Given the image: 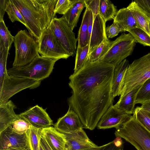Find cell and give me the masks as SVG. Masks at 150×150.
I'll return each instance as SVG.
<instances>
[{
    "instance_id": "1",
    "label": "cell",
    "mask_w": 150,
    "mask_h": 150,
    "mask_svg": "<svg viewBox=\"0 0 150 150\" xmlns=\"http://www.w3.org/2000/svg\"><path fill=\"white\" fill-rule=\"evenodd\" d=\"M115 67L106 62H87L69 77L72 95L69 108L78 115L83 128L93 130L110 106L114 98L112 87Z\"/></svg>"
},
{
    "instance_id": "2",
    "label": "cell",
    "mask_w": 150,
    "mask_h": 150,
    "mask_svg": "<svg viewBox=\"0 0 150 150\" xmlns=\"http://www.w3.org/2000/svg\"><path fill=\"white\" fill-rule=\"evenodd\" d=\"M20 11L29 33L38 41L50 26L58 0H12Z\"/></svg>"
},
{
    "instance_id": "3",
    "label": "cell",
    "mask_w": 150,
    "mask_h": 150,
    "mask_svg": "<svg viewBox=\"0 0 150 150\" xmlns=\"http://www.w3.org/2000/svg\"><path fill=\"white\" fill-rule=\"evenodd\" d=\"M150 79V52L134 60L129 64L122 79L120 96L142 85Z\"/></svg>"
},
{
    "instance_id": "4",
    "label": "cell",
    "mask_w": 150,
    "mask_h": 150,
    "mask_svg": "<svg viewBox=\"0 0 150 150\" xmlns=\"http://www.w3.org/2000/svg\"><path fill=\"white\" fill-rule=\"evenodd\" d=\"M116 137L123 138L137 150H150V132L132 115L116 128Z\"/></svg>"
},
{
    "instance_id": "5",
    "label": "cell",
    "mask_w": 150,
    "mask_h": 150,
    "mask_svg": "<svg viewBox=\"0 0 150 150\" xmlns=\"http://www.w3.org/2000/svg\"><path fill=\"white\" fill-rule=\"evenodd\" d=\"M13 42L15 55L13 67L27 65L39 55L38 41L26 30L17 33L14 37Z\"/></svg>"
},
{
    "instance_id": "6",
    "label": "cell",
    "mask_w": 150,
    "mask_h": 150,
    "mask_svg": "<svg viewBox=\"0 0 150 150\" xmlns=\"http://www.w3.org/2000/svg\"><path fill=\"white\" fill-rule=\"evenodd\" d=\"M57 61L39 55L27 65L12 67L7 69V71L10 76L42 81L49 76Z\"/></svg>"
},
{
    "instance_id": "7",
    "label": "cell",
    "mask_w": 150,
    "mask_h": 150,
    "mask_svg": "<svg viewBox=\"0 0 150 150\" xmlns=\"http://www.w3.org/2000/svg\"><path fill=\"white\" fill-rule=\"evenodd\" d=\"M136 42L129 33H122L113 41L105 54L98 61H104L116 67L132 54Z\"/></svg>"
},
{
    "instance_id": "8",
    "label": "cell",
    "mask_w": 150,
    "mask_h": 150,
    "mask_svg": "<svg viewBox=\"0 0 150 150\" xmlns=\"http://www.w3.org/2000/svg\"><path fill=\"white\" fill-rule=\"evenodd\" d=\"M38 41V53L43 57L58 60L67 59L71 56L59 42L50 26L43 31Z\"/></svg>"
},
{
    "instance_id": "9",
    "label": "cell",
    "mask_w": 150,
    "mask_h": 150,
    "mask_svg": "<svg viewBox=\"0 0 150 150\" xmlns=\"http://www.w3.org/2000/svg\"><path fill=\"white\" fill-rule=\"evenodd\" d=\"M41 81L18 77L7 75L0 86V104L8 101L13 96L26 88L38 87Z\"/></svg>"
},
{
    "instance_id": "10",
    "label": "cell",
    "mask_w": 150,
    "mask_h": 150,
    "mask_svg": "<svg viewBox=\"0 0 150 150\" xmlns=\"http://www.w3.org/2000/svg\"><path fill=\"white\" fill-rule=\"evenodd\" d=\"M49 26L63 48L71 56H74L77 39L65 19L54 17Z\"/></svg>"
},
{
    "instance_id": "11",
    "label": "cell",
    "mask_w": 150,
    "mask_h": 150,
    "mask_svg": "<svg viewBox=\"0 0 150 150\" xmlns=\"http://www.w3.org/2000/svg\"><path fill=\"white\" fill-rule=\"evenodd\" d=\"M12 148L25 150L30 148L29 130L19 134L11 126L0 133V150Z\"/></svg>"
},
{
    "instance_id": "12",
    "label": "cell",
    "mask_w": 150,
    "mask_h": 150,
    "mask_svg": "<svg viewBox=\"0 0 150 150\" xmlns=\"http://www.w3.org/2000/svg\"><path fill=\"white\" fill-rule=\"evenodd\" d=\"M131 116L112 104L102 116L97 126L100 129H116L122 126Z\"/></svg>"
},
{
    "instance_id": "13",
    "label": "cell",
    "mask_w": 150,
    "mask_h": 150,
    "mask_svg": "<svg viewBox=\"0 0 150 150\" xmlns=\"http://www.w3.org/2000/svg\"><path fill=\"white\" fill-rule=\"evenodd\" d=\"M20 115L33 127L42 129L53 125L45 109L36 105L20 114Z\"/></svg>"
},
{
    "instance_id": "14",
    "label": "cell",
    "mask_w": 150,
    "mask_h": 150,
    "mask_svg": "<svg viewBox=\"0 0 150 150\" xmlns=\"http://www.w3.org/2000/svg\"><path fill=\"white\" fill-rule=\"evenodd\" d=\"M62 133L66 142L65 150H84L98 146L89 139L83 128L74 133Z\"/></svg>"
},
{
    "instance_id": "15",
    "label": "cell",
    "mask_w": 150,
    "mask_h": 150,
    "mask_svg": "<svg viewBox=\"0 0 150 150\" xmlns=\"http://www.w3.org/2000/svg\"><path fill=\"white\" fill-rule=\"evenodd\" d=\"M54 125L57 131L63 133H74L83 128L77 114L69 108L67 113L59 118Z\"/></svg>"
},
{
    "instance_id": "16",
    "label": "cell",
    "mask_w": 150,
    "mask_h": 150,
    "mask_svg": "<svg viewBox=\"0 0 150 150\" xmlns=\"http://www.w3.org/2000/svg\"><path fill=\"white\" fill-rule=\"evenodd\" d=\"M106 22L100 14L96 16L93 21L88 55L104 40H109L106 33Z\"/></svg>"
},
{
    "instance_id": "17",
    "label": "cell",
    "mask_w": 150,
    "mask_h": 150,
    "mask_svg": "<svg viewBox=\"0 0 150 150\" xmlns=\"http://www.w3.org/2000/svg\"><path fill=\"white\" fill-rule=\"evenodd\" d=\"M41 136L52 150H65L66 142L64 135L54 127L51 126L42 128Z\"/></svg>"
},
{
    "instance_id": "18",
    "label": "cell",
    "mask_w": 150,
    "mask_h": 150,
    "mask_svg": "<svg viewBox=\"0 0 150 150\" xmlns=\"http://www.w3.org/2000/svg\"><path fill=\"white\" fill-rule=\"evenodd\" d=\"M16 106L11 100L0 104V133L12 125L13 122L19 117L14 109Z\"/></svg>"
},
{
    "instance_id": "19",
    "label": "cell",
    "mask_w": 150,
    "mask_h": 150,
    "mask_svg": "<svg viewBox=\"0 0 150 150\" xmlns=\"http://www.w3.org/2000/svg\"><path fill=\"white\" fill-rule=\"evenodd\" d=\"M113 22L117 23L125 32L139 28L132 12L127 7L120 9L117 11Z\"/></svg>"
},
{
    "instance_id": "20",
    "label": "cell",
    "mask_w": 150,
    "mask_h": 150,
    "mask_svg": "<svg viewBox=\"0 0 150 150\" xmlns=\"http://www.w3.org/2000/svg\"><path fill=\"white\" fill-rule=\"evenodd\" d=\"M142 85L125 95L120 96L114 106L127 113L133 114L134 110L135 101L137 94Z\"/></svg>"
},
{
    "instance_id": "21",
    "label": "cell",
    "mask_w": 150,
    "mask_h": 150,
    "mask_svg": "<svg viewBox=\"0 0 150 150\" xmlns=\"http://www.w3.org/2000/svg\"><path fill=\"white\" fill-rule=\"evenodd\" d=\"M85 7L84 0H76L72 6L62 17L72 30L77 26L80 15Z\"/></svg>"
},
{
    "instance_id": "22",
    "label": "cell",
    "mask_w": 150,
    "mask_h": 150,
    "mask_svg": "<svg viewBox=\"0 0 150 150\" xmlns=\"http://www.w3.org/2000/svg\"><path fill=\"white\" fill-rule=\"evenodd\" d=\"M129 61L124 60L119 65L115 67L113 78L112 93L113 98L120 94L121 83L125 71L129 65Z\"/></svg>"
},
{
    "instance_id": "23",
    "label": "cell",
    "mask_w": 150,
    "mask_h": 150,
    "mask_svg": "<svg viewBox=\"0 0 150 150\" xmlns=\"http://www.w3.org/2000/svg\"><path fill=\"white\" fill-rule=\"evenodd\" d=\"M127 7L132 12L139 27L145 31L150 36L149 22V17L134 1Z\"/></svg>"
},
{
    "instance_id": "24",
    "label": "cell",
    "mask_w": 150,
    "mask_h": 150,
    "mask_svg": "<svg viewBox=\"0 0 150 150\" xmlns=\"http://www.w3.org/2000/svg\"><path fill=\"white\" fill-rule=\"evenodd\" d=\"M90 11L86 8L83 16L82 23L78 31V47H83L89 43L88 24Z\"/></svg>"
},
{
    "instance_id": "25",
    "label": "cell",
    "mask_w": 150,
    "mask_h": 150,
    "mask_svg": "<svg viewBox=\"0 0 150 150\" xmlns=\"http://www.w3.org/2000/svg\"><path fill=\"white\" fill-rule=\"evenodd\" d=\"M117 11L116 7L110 1L100 0L99 14L106 22L114 20Z\"/></svg>"
},
{
    "instance_id": "26",
    "label": "cell",
    "mask_w": 150,
    "mask_h": 150,
    "mask_svg": "<svg viewBox=\"0 0 150 150\" xmlns=\"http://www.w3.org/2000/svg\"><path fill=\"white\" fill-rule=\"evenodd\" d=\"M113 41L104 40L88 56L87 62H96L104 56L109 50Z\"/></svg>"
},
{
    "instance_id": "27",
    "label": "cell",
    "mask_w": 150,
    "mask_h": 150,
    "mask_svg": "<svg viewBox=\"0 0 150 150\" xmlns=\"http://www.w3.org/2000/svg\"><path fill=\"white\" fill-rule=\"evenodd\" d=\"M89 48V43L83 47H77L74 73L78 71L85 65L87 60Z\"/></svg>"
},
{
    "instance_id": "28",
    "label": "cell",
    "mask_w": 150,
    "mask_h": 150,
    "mask_svg": "<svg viewBox=\"0 0 150 150\" xmlns=\"http://www.w3.org/2000/svg\"><path fill=\"white\" fill-rule=\"evenodd\" d=\"M6 12L12 22L19 21L26 26V23L23 16L12 0H6Z\"/></svg>"
},
{
    "instance_id": "29",
    "label": "cell",
    "mask_w": 150,
    "mask_h": 150,
    "mask_svg": "<svg viewBox=\"0 0 150 150\" xmlns=\"http://www.w3.org/2000/svg\"><path fill=\"white\" fill-rule=\"evenodd\" d=\"M9 50L6 49L2 40L0 39V86L8 74L6 64Z\"/></svg>"
},
{
    "instance_id": "30",
    "label": "cell",
    "mask_w": 150,
    "mask_h": 150,
    "mask_svg": "<svg viewBox=\"0 0 150 150\" xmlns=\"http://www.w3.org/2000/svg\"><path fill=\"white\" fill-rule=\"evenodd\" d=\"M137 42L144 46L150 47V36L145 31L139 28H135L129 30Z\"/></svg>"
},
{
    "instance_id": "31",
    "label": "cell",
    "mask_w": 150,
    "mask_h": 150,
    "mask_svg": "<svg viewBox=\"0 0 150 150\" xmlns=\"http://www.w3.org/2000/svg\"><path fill=\"white\" fill-rule=\"evenodd\" d=\"M42 129L37 128L31 125L30 128L29 130V135L31 150H40Z\"/></svg>"
},
{
    "instance_id": "32",
    "label": "cell",
    "mask_w": 150,
    "mask_h": 150,
    "mask_svg": "<svg viewBox=\"0 0 150 150\" xmlns=\"http://www.w3.org/2000/svg\"><path fill=\"white\" fill-rule=\"evenodd\" d=\"M133 116L150 132V112L146 111L140 107L134 109Z\"/></svg>"
},
{
    "instance_id": "33",
    "label": "cell",
    "mask_w": 150,
    "mask_h": 150,
    "mask_svg": "<svg viewBox=\"0 0 150 150\" xmlns=\"http://www.w3.org/2000/svg\"><path fill=\"white\" fill-rule=\"evenodd\" d=\"M0 38L5 48L9 50L13 42L14 37L11 34L6 26L4 20L0 21Z\"/></svg>"
},
{
    "instance_id": "34",
    "label": "cell",
    "mask_w": 150,
    "mask_h": 150,
    "mask_svg": "<svg viewBox=\"0 0 150 150\" xmlns=\"http://www.w3.org/2000/svg\"><path fill=\"white\" fill-rule=\"evenodd\" d=\"M150 100V79L146 80L143 84L139 91L136 99L135 103L142 104Z\"/></svg>"
},
{
    "instance_id": "35",
    "label": "cell",
    "mask_w": 150,
    "mask_h": 150,
    "mask_svg": "<svg viewBox=\"0 0 150 150\" xmlns=\"http://www.w3.org/2000/svg\"><path fill=\"white\" fill-rule=\"evenodd\" d=\"M11 126L16 133L22 134L27 132L30 129L31 125L19 115V117L13 122Z\"/></svg>"
},
{
    "instance_id": "36",
    "label": "cell",
    "mask_w": 150,
    "mask_h": 150,
    "mask_svg": "<svg viewBox=\"0 0 150 150\" xmlns=\"http://www.w3.org/2000/svg\"><path fill=\"white\" fill-rule=\"evenodd\" d=\"M75 0H58L55 7V13L64 15L72 6Z\"/></svg>"
},
{
    "instance_id": "37",
    "label": "cell",
    "mask_w": 150,
    "mask_h": 150,
    "mask_svg": "<svg viewBox=\"0 0 150 150\" xmlns=\"http://www.w3.org/2000/svg\"><path fill=\"white\" fill-rule=\"evenodd\" d=\"M106 33L108 38H112L117 36L120 32H125L124 29L116 22L113 23L106 28Z\"/></svg>"
},
{
    "instance_id": "38",
    "label": "cell",
    "mask_w": 150,
    "mask_h": 150,
    "mask_svg": "<svg viewBox=\"0 0 150 150\" xmlns=\"http://www.w3.org/2000/svg\"><path fill=\"white\" fill-rule=\"evenodd\" d=\"M86 8L92 13L93 21L96 16L99 14L100 0H84Z\"/></svg>"
},
{
    "instance_id": "39",
    "label": "cell",
    "mask_w": 150,
    "mask_h": 150,
    "mask_svg": "<svg viewBox=\"0 0 150 150\" xmlns=\"http://www.w3.org/2000/svg\"><path fill=\"white\" fill-rule=\"evenodd\" d=\"M122 149V147L118 146L114 139L103 145L84 150H120Z\"/></svg>"
},
{
    "instance_id": "40",
    "label": "cell",
    "mask_w": 150,
    "mask_h": 150,
    "mask_svg": "<svg viewBox=\"0 0 150 150\" xmlns=\"http://www.w3.org/2000/svg\"><path fill=\"white\" fill-rule=\"evenodd\" d=\"M134 1L150 18V0H136Z\"/></svg>"
},
{
    "instance_id": "41",
    "label": "cell",
    "mask_w": 150,
    "mask_h": 150,
    "mask_svg": "<svg viewBox=\"0 0 150 150\" xmlns=\"http://www.w3.org/2000/svg\"><path fill=\"white\" fill-rule=\"evenodd\" d=\"M6 0H0V21L3 20L6 11Z\"/></svg>"
},
{
    "instance_id": "42",
    "label": "cell",
    "mask_w": 150,
    "mask_h": 150,
    "mask_svg": "<svg viewBox=\"0 0 150 150\" xmlns=\"http://www.w3.org/2000/svg\"><path fill=\"white\" fill-rule=\"evenodd\" d=\"M141 104L140 107L142 109L150 112V100L145 101Z\"/></svg>"
},
{
    "instance_id": "43",
    "label": "cell",
    "mask_w": 150,
    "mask_h": 150,
    "mask_svg": "<svg viewBox=\"0 0 150 150\" xmlns=\"http://www.w3.org/2000/svg\"><path fill=\"white\" fill-rule=\"evenodd\" d=\"M40 144L43 150H52L45 139L42 137L40 141Z\"/></svg>"
},
{
    "instance_id": "44",
    "label": "cell",
    "mask_w": 150,
    "mask_h": 150,
    "mask_svg": "<svg viewBox=\"0 0 150 150\" xmlns=\"http://www.w3.org/2000/svg\"><path fill=\"white\" fill-rule=\"evenodd\" d=\"M0 150H25L12 148V149H6Z\"/></svg>"
},
{
    "instance_id": "45",
    "label": "cell",
    "mask_w": 150,
    "mask_h": 150,
    "mask_svg": "<svg viewBox=\"0 0 150 150\" xmlns=\"http://www.w3.org/2000/svg\"><path fill=\"white\" fill-rule=\"evenodd\" d=\"M40 150H43V148H42V147L41 146L40 144Z\"/></svg>"
},
{
    "instance_id": "46",
    "label": "cell",
    "mask_w": 150,
    "mask_h": 150,
    "mask_svg": "<svg viewBox=\"0 0 150 150\" xmlns=\"http://www.w3.org/2000/svg\"><path fill=\"white\" fill-rule=\"evenodd\" d=\"M149 31H150V21H149Z\"/></svg>"
},
{
    "instance_id": "47",
    "label": "cell",
    "mask_w": 150,
    "mask_h": 150,
    "mask_svg": "<svg viewBox=\"0 0 150 150\" xmlns=\"http://www.w3.org/2000/svg\"><path fill=\"white\" fill-rule=\"evenodd\" d=\"M26 150H31L30 149V148Z\"/></svg>"
},
{
    "instance_id": "48",
    "label": "cell",
    "mask_w": 150,
    "mask_h": 150,
    "mask_svg": "<svg viewBox=\"0 0 150 150\" xmlns=\"http://www.w3.org/2000/svg\"><path fill=\"white\" fill-rule=\"evenodd\" d=\"M122 149H120V150H122Z\"/></svg>"
},
{
    "instance_id": "49",
    "label": "cell",
    "mask_w": 150,
    "mask_h": 150,
    "mask_svg": "<svg viewBox=\"0 0 150 150\" xmlns=\"http://www.w3.org/2000/svg\"><path fill=\"white\" fill-rule=\"evenodd\" d=\"M122 150H123V149H122Z\"/></svg>"
}]
</instances>
